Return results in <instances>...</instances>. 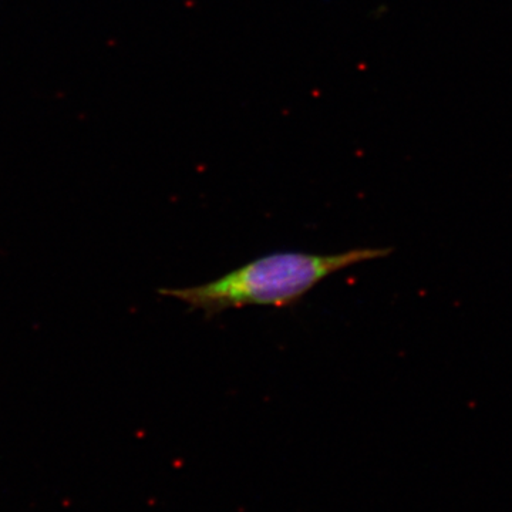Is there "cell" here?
I'll return each instance as SVG.
<instances>
[{
  "label": "cell",
  "instance_id": "obj_1",
  "mask_svg": "<svg viewBox=\"0 0 512 512\" xmlns=\"http://www.w3.org/2000/svg\"><path fill=\"white\" fill-rule=\"evenodd\" d=\"M387 248H357L335 255L276 252L228 272L215 281L191 288L161 289L160 293L187 303L207 319L244 306L285 308L303 298L323 279L362 262L384 258Z\"/></svg>",
  "mask_w": 512,
  "mask_h": 512
}]
</instances>
